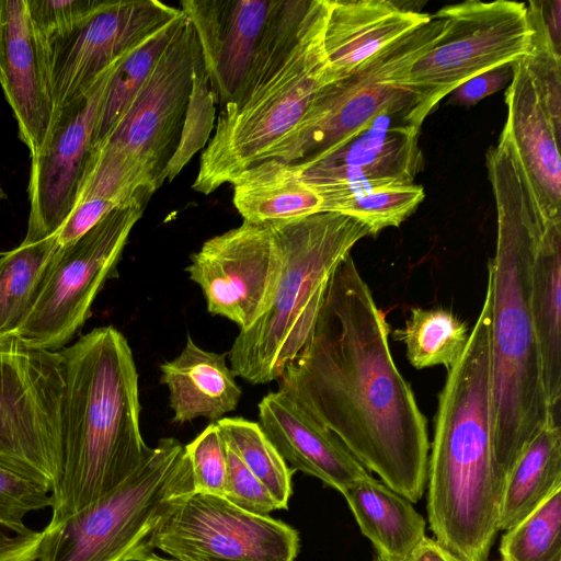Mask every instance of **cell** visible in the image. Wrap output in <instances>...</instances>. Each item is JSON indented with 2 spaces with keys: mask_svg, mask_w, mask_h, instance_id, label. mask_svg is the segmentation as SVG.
I'll use <instances>...</instances> for the list:
<instances>
[{
  "mask_svg": "<svg viewBox=\"0 0 561 561\" xmlns=\"http://www.w3.org/2000/svg\"><path fill=\"white\" fill-rule=\"evenodd\" d=\"M385 312L350 254L328 284L313 328L277 379L369 471L412 503L427 482V421L389 346Z\"/></svg>",
  "mask_w": 561,
  "mask_h": 561,
  "instance_id": "cell-1",
  "label": "cell"
},
{
  "mask_svg": "<svg viewBox=\"0 0 561 561\" xmlns=\"http://www.w3.org/2000/svg\"><path fill=\"white\" fill-rule=\"evenodd\" d=\"M486 167L497 214L492 283V405L496 466L505 480L514 462L556 416L546 398L530 295L538 233L549 220L515 147L489 149ZM558 221V220H552Z\"/></svg>",
  "mask_w": 561,
  "mask_h": 561,
  "instance_id": "cell-2",
  "label": "cell"
},
{
  "mask_svg": "<svg viewBox=\"0 0 561 561\" xmlns=\"http://www.w3.org/2000/svg\"><path fill=\"white\" fill-rule=\"evenodd\" d=\"M492 283L466 348L438 397L427 465V515L435 539L469 561H486L499 531L504 478L493 447Z\"/></svg>",
  "mask_w": 561,
  "mask_h": 561,
  "instance_id": "cell-3",
  "label": "cell"
},
{
  "mask_svg": "<svg viewBox=\"0 0 561 561\" xmlns=\"http://www.w3.org/2000/svg\"><path fill=\"white\" fill-rule=\"evenodd\" d=\"M59 352L62 458L49 525L119 486L151 448L140 433L138 373L126 337L112 325L100 327Z\"/></svg>",
  "mask_w": 561,
  "mask_h": 561,
  "instance_id": "cell-4",
  "label": "cell"
},
{
  "mask_svg": "<svg viewBox=\"0 0 561 561\" xmlns=\"http://www.w3.org/2000/svg\"><path fill=\"white\" fill-rule=\"evenodd\" d=\"M328 0H278L248 72L219 108L192 184L208 195L261 161L329 83L323 35Z\"/></svg>",
  "mask_w": 561,
  "mask_h": 561,
  "instance_id": "cell-5",
  "label": "cell"
},
{
  "mask_svg": "<svg viewBox=\"0 0 561 561\" xmlns=\"http://www.w3.org/2000/svg\"><path fill=\"white\" fill-rule=\"evenodd\" d=\"M282 274L263 317L240 331L228 352L231 370L252 385L277 380L306 343L330 278L369 229L344 214L322 211L270 222Z\"/></svg>",
  "mask_w": 561,
  "mask_h": 561,
  "instance_id": "cell-6",
  "label": "cell"
},
{
  "mask_svg": "<svg viewBox=\"0 0 561 561\" xmlns=\"http://www.w3.org/2000/svg\"><path fill=\"white\" fill-rule=\"evenodd\" d=\"M194 492L184 446L161 438L119 486L42 531L37 561H142L168 514Z\"/></svg>",
  "mask_w": 561,
  "mask_h": 561,
  "instance_id": "cell-7",
  "label": "cell"
},
{
  "mask_svg": "<svg viewBox=\"0 0 561 561\" xmlns=\"http://www.w3.org/2000/svg\"><path fill=\"white\" fill-rule=\"evenodd\" d=\"M444 27L445 21L432 15L427 23L348 76L323 85L299 123L262 160L305 161L357 134L382 115L401 116L409 123L415 100L408 87L410 69L435 45Z\"/></svg>",
  "mask_w": 561,
  "mask_h": 561,
  "instance_id": "cell-8",
  "label": "cell"
},
{
  "mask_svg": "<svg viewBox=\"0 0 561 561\" xmlns=\"http://www.w3.org/2000/svg\"><path fill=\"white\" fill-rule=\"evenodd\" d=\"M434 15L445 21L443 34L412 66L408 78L415 96L409 123L419 128L457 87L522 59L533 34L523 2L469 0L446 5Z\"/></svg>",
  "mask_w": 561,
  "mask_h": 561,
  "instance_id": "cell-9",
  "label": "cell"
},
{
  "mask_svg": "<svg viewBox=\"0 0 561 561\" xmlns=\"http://www.w3.org/2000/svg\"><path fill=\"white\" fill-rule=\"evenodd\" d=\"M144 206L116 207L78 239L59 245L39 293L13 332L26 348L59 352L91 316L106 280L116 275L129 234Z\"/></svg>",
  "mask_w": 561,
  "mask_h": 561,
  "instance_id": "cell-10",
  "label": "cell"
},
{
  "mask_svg": "<svg viewBox=\"0 0 561 561\" xmlns=\"http://www.w3.org/2000/svg\"><path fill=\"white\" fill-rule=\"evenodd\" d=\"M64 365L60 352L0 339V465L58 483L62 458Z\"/></svg>",
  "mask_w": 561,
  "mask_h": 561,
  "instance_id": "cell-11",
  "label": "cell"
},
{
  "mask_svg": "<svg viewBox=\"0 0 561 561\" xmlns=\"http://www.w3.org/2000/svg\"><path fill=\"white\" fill-rule=\"evenodd\" d=\"M533 34L527 54L512 65L505 93L507 125L537 198L561 221V58L541 1H529Z\"/></svg>",
  "mask_w": 561,
  "mask_h": 561,
  "instance_id": "cell-12",
  "label": "cell"
},
{
  "mask_svg": "<svg viewBox=\"0 0 561 561\" xmlns=\"http://www.w3.org/2000/svg\"><path fill=\"white\" fill-rule=\"evenodd\" d=\"M181 13L180 8L157 0H101L73 27L39 44L54 114L87 93L112 65Z\"/></svg>",
  "mask_w": 561,
  "mask_h": 561,
  "instance_id": "cell-13",
  "label": "cell"
},
{
  "mask_svg": "<svg viewBox=\"0 0 561 561\" xmlns=\"http://www.w3.org/2000/svg\"><path fill=\"white\" fill-rule=\"evenodd\" d=\"M150 548L174 561H295L299 536L282 520L192 492L157 527Z\"/></svg>",
  "mask_w": 561,
  "mask_h": 561,
  "instance_id": "cell-14",
  "label": "cell"
},
{
  "mask_svg": "<svg viewBox=\"0 0 561 561\" xmlns=\"http://www.w3.org/2000/svg\"><path fill=\"white\" fill-rule=\"evenodd\" d=\"M282 251L270 222L244 221L206 240L185 271L207 310L251 328L271 307L282 274Z\"/></svg>",
  "mask_w": 561,
  "mask_h": 561,
  "instance_id": "cell-15",
  "label": "cell"
},
{
  "mask_svg": "<svg viewBox=\"0 0 561 561\" xmlns=\"http://www.w3.org/2000/svg\"><path fill=\"white\" fill-rule=\"evenodd\" d=\"M199 56L195 30L184 14L147 79L98 142L137 160L154 174L159 187L160 174L179 140Z\"/></svg>",
  "mask_w": 561,
  "mask_h": 561,
  "instance_id": "cell-16",
  "label": "cell"
},
{
  "mask_svg": "<svg viewBox=\"0 0 561 561\" xmlns=\"http://www.w3.org/2000/svg\"><path fill=\"white\" fill-rule=\"evenodd\" d=\"M420 130L404 117L382 115L342 142L294 164L320 195L322 211L333 213L354 196L413 184L423 167Z\"/></svg>",
  "mask_w": 561,
  "mask_h": 561,
  "instance_id": "cell-17",
  "label": "cell"
},
{
  "mask_svg": "<svg viewBox=\"0 0 561 561\" xmlns=\"http://www.w3.org/2000/svg\"><path fill=\"white\" fill-rule=\"evenodd\" d=\"M118 61L104 71L87 93L54 114L43 148L31 156L30 214L23 242L54 236L72 210L98 115Z\"/></svg>",
  "mask_w": 561,
  "mask_h": 561,
  "instance_id": "cell-18",
  "label": "cell"
},
{
  "mask_svg": "<svg viewBox=\"0 0 561 561\" xmlns=\"http://www.w3.org/2000/svg\"><path fill=\"white\" fill-rule=\"evenodd\" d=\"M278 0H183L219 108L232 100Z\"/></svg>",
  "mask_w": 561,
  "mask_h": 561,
  "instance_id": "cell-19",
  "label": "cell"
},
{
  "mask_svg": "<svg viewBox=\"0 0 561 561\" xmlns=\"http://www.w3.org/2000/svg\"><path fill=\"white\" fill-rule=\"evenodd\" d=\"M0 85L30 154L47 138L54 107L25 0H0Z\"/></svg>",
  "mask_w": 561,
  "mask_h": 561,
  "instance_id": "cell-20",
  "label": "cell"
},
{
  "mask_svg": "<svg viewBox=\"0 0 561 561\" xmlns=\"http://www.w3.org/2000/svg\"><path fill=\"white\" fill-rule=\"evenodd\" d=\"M259 424L294 471H302L342 492L370 472L327 427L280 391L259 403Z\"/></svg>",
  "mask_w": 561,
  "mask_h": 561,
  "instance_id": "cell-21",
  "label": "cell"
},
{
  "mask_svg": "<svg viewBox=\"0 0 561 561\" xmlns=\"http://www.w3.org/2000/svg\"><path fill=\"white\" fill-rule=\"evenodd\" d=\"M431 18L389 0H328L323 46L329 83L348 76Z\"/></svg>",
  "mask_w": 561,
  "mask_h": 561,
  "instance_id": "cell-22",
  "label": "cell"
},
{
  "mask_svg": "<svg viewBox=\"0 0 561 561\" xmlns=\"http://www.w3.org/2000/svg\"><path fill=\"white\" fill-rule=\"evenodd\" d=\"M226 356L201 348L187 335L180 355L160 365L174 423L197 417L216 422L236 410L242 391Z\"/></svg>",
  "mask_w": 561,
  "mask_h": 561,
  "instance_id": "cell-23",
  "label": "cell"
},
{
  "mask_svg": "<svg viewBox=\"0 0 561 561\" xmlns=\"http://www.w3.org/2000/svg\"><path fill=\"white\" fill-rule=\"evenodd\" d=\"M531 308L548 405L561 399V221L549 220L536 239L530 268Z\"/></svg>",
  "mask_w": 561,
  "mask_h": 561,
  "instance_id": "cell-24",
  "label": "cell"
},
{
  "mask_svg": "<svg viewBox=\"0 0 561 561\" xmlns=\"http://www.w3.org/2000/svg\"><path fill=\"white\" fill-rule=\"evenodd\" d=\"M376 553L404 561L425 537V519L412 502L371 476L342 492Z\"/></svg>",
  "mask_w": 561,
  "mask_h": 561,
  "instance_id": "cell-25",
  "label": "cell"
},
{
  "mask_svg": "<svg viewBox=\"0 0 561 561\" xmlns=\"http://www.w3.org/2000/svg\"><path fill=\"white\" fill-rule=\"evenodd\" d=\"M233 204L244 221L266 224L322 213L320 195L294 163L265 159L232 182Z\"/></svg>",
  "mask_w": 561,
  "mask_h": 561,
  "instance_id": "cell-26",
  "label": "cell"
},
{
  "mask_svg": "<svg viewBox=\"0 0 561 561\" xmlns=\"http://www.w3.org/2000/svg\"><path fill=\"white\" fill-rule=\"evenodd\" d=\"M561 488V431L551 417L518 456L504 480L499 530H507Z\"/></svg>",
  "mask_w": 561,
  "mask_h": 561,
  "instance_id": "cell-27",
  "label": "cell"
},
{
  "mask_svg": "<svg viewBox=\"0 0 561 561\" xmlns=\"http://www.w3.org/2000/svg\"><path fill=\"white\" fill-rule=\"evenodd\" d=\"M59 248L56 236L23 242L0 257V339L13 332L30 312L48 264Z\"/></svg>",
  "mask_w": 561,
  "mask_h": 561,
  "instance_id": "cell-28",
  "label": "cell"
},
{
  "mask_svg": "<svg viewBox=\"0 0 561 561\" xmlns=\"http://www.w3.org/2000/svg\"><path fill=\"white\" fill-rule=\"evenodd\" d=\"M158 188L154 174L137 160L98 144L91 147L76 202L99 198L115 207H145Z\"/></svg>",
  "mask_w": 561,
  "mask_h": 561,
  "instance_id": "cell-29",
  "label": "cell"
},
{
  "mask_svg": "<svg viewBox=\"0 0 561 561\" xmlns=\"http://www.w3.org/2000/svg\"><path fill=\"white\" fill-rule=\"evenodd\" d=\"M469 333L467 323L448 309L412 308L393 336L404 343L414 368L444 366L449 370L463 353Z\"/></svg>",
  "mask_w": 561,
  "mask_h": 561,
  "instance_id": "cell-30",
  "label": "cell"
},
{
  "mask_svg": "<svg viewBox=\"0 0 561 561\" xmlns=\"http://www.w3.org/2000/svg\"><path fill=\"white\" fill-rule=\"evenodd\" d=\"M183 15L182 11L178 18L161 26L118 61L98 115L92 146L101 141L119 119L151 72Z\"/></svg>",
  "mask_w": 561,
  "mask_h": 561,
  "instance_id": "cell-31",
  "label": "cell"
},
{
  "mask_svg": "<svg viewBox=\"0 0 561 561\" xmlns=\"http://www.w3.org/2000/svg\"><path fill=\"white\" fill-rule=\"evenodd\" d=\"M216 423L226 443L268 490L279 510H286L293 492L291 477L295 471L276 450L260 424L243 417H222Z\"/></svg>",
  "mask_w": 561,
  "mask_h": 561,
  "instance_id": "cell-32",
  "label": "cell"
},
{
  "mask_svg": "<svg viewBox=\"0 0 561 561\" xmlns=\"http://www.w3.org/2000/svg\"><path fill=\"white\" fill-rule=\"evenodd\" d=\"M501 561H561V488L505 530Z\"/></svg>",
  "mask_w": 561,
  "mask_h": 561,
  "instance_id": "cell-33",
  "label": "cell"
},
{
  "mask_svg": "<svg viewBox=\"0 0 561 561\" xmlns=\"http://www.w3.org/2000/svg\"><path fill=\"white\" fill-rule=\"evenodd\" d=\"M217 100L205 71L202 55L194 65L192 87L178 144L159 179L172 182L192 158L209 141L215 128Z\"/></svg>",
  "mask_w": 561,
  "mask_h": 561,
  "instance_id": "cell-34",
  "label": "cell"
},
{
  "mask_svg": "<svg viewBox=\"0 0 561 561\" xmlns=\"http://www.w3.org/2000/svg\"><path fill=\"white\" fill-rule=\"evenodd\" d=\"M420 184L392 185L354 196L333 213L353 217L365 225L370 236L390 227H399L424 199Z\"/></svg>",
  "mask_w": 561,
  "mask_h": 561,
  "instance_id": "cell-35",
  "label": "cell"
},
{
  "mask_svg": "<svg viewBox=\"0 0 561 561\" xmlns=\"http://www.w3.org/2000/svg\"><path fill=\"white\" fill-rule=\"evenodd\" d=\"M51 507V486L25 472L0 465V527L14 534L33 529L24 517L34 511Z\"/></svg>",
  "mask_w": 561,
  "mask_h": 561,
  "instance_id": "cell-36",
  "label": "cell"
},
{
  "mask_svg": "<svg viewBox=\"0 0 561 561\" xmlns=\"http://www.w3.org/2000/svg\"><path fill=\"white\" fill-rule=\"evenodd\" d=\"M191 463L194 492L224 497L227 479V443L216 422L184 446Z\"/></svg>",
  "mask_w": 561,
  "mask_h": 561,
  "instance_id": "cell-37",
  "label": "cell"
},
{
  "mask_svg": "<svg viewBox=\"0 0 561 561\" xmlns=\"http://www.w3.org/2000/svg\"><path fill=\"white\" fill-rule=\"evenodd\" d=\"M224 497L234 506L255 515L268 516L271 512L279 510L268 490L228 444Z\"/></svg>",
  "mask_w": 561,
  "mask_h": 561,
  "instance_id": "cell-38",
  "label": "cell"
},
{
  "mask_svg": "<svg viewBox=\"0 0 561 561\" xmlns=\"http://www.w3.org/2000/svg\"><path fill=\"white\" fill-rule=\"evenodd\" d=\"M39 44L61 34L91 13L101 0H25Z\"/></svg>",
  "mask_w": 561,
  "mask_h": 561,
  "instance_id": "cell-39",
  "label": "cell"
},
{
  "mask_svg": "<svg viewBox=\"0 0 561 561\" xmlns=\"http://www.w3.org/2000/svg\"><path fill=\"white\" fill-rule=\"evenodd\" d=\"M512 65L480 73L457 87L449 95L450 103L460 106L476 105L482 99L495 93L511 82Z\"/></svg>",
  "mask_w": 561,
  "mask_h": 561,
  "instance_id": "cell-40",
  "label": "cell"
},
{
  "mask_svg": "<svg viewBox=\"0 0 561 561\" xmlns=\"http://www.w3.org/2000/svg\"><path fill=\"white\" fill-rule=\"evenodd\" d=\"M42 538V531L14 534L0 527V561L37 560Z\"/></svg>",
  "mask_w": 561,
  "mask_h": 561,
  "instance_id": "cell-41",
  "label": "cell"
},
{
  "mask_svg": "<svg viewBox=\"0 0 561 561\" xmlns=\"http://www.w3.org/2000/svg\"><path fill=\"white\" fill-rule=\"evenodd\" d=\"M404 561H469L448 550L436 539L424 537Z\"/></svg>",
  "mask_w": 561,
  "mask_h": 561,
  "instance_id": "cell-42",
  "label": "cell"
},
{
  "mask_svg": "<svg viewBox=\"0 0 561 561\" xmlns=\"http://www.w3.org/2000/svg\"><path fill=\"white\" fill-rule=\"evenodd\" d=\"M142 561H174V560H171L169 558H163V557H160L156 553H151L149 554L146 559H144Z\"/></svg>",
  "mask_w": 561,
  "mask_h": 561,
  "instance_id": "cell-43",
  "label": "cell"
},
{
  "mask_svg": "<svg viewBox=\"0 0 561 561\" xmlns=\"http://www.w3.org/2000/svg\"><path fill=\"white\" fill-rule=\"evenodd\" d=\"M374 561H393V560H390V559H388V558H386V557H383L381 554L376 553L375 558H374Z\"/></svg>",
  "mask_w": 561,
  "mask_h": 561,
  "instance_id": "cell-44",
  "label": "cell"
},
{
  "mask_svg": "<svg viewBox=\"0 0 561 561\" xmlns=\"http://www.w3.org/2000/svg\"><path fill=\"white\" fill-rule=\"evenodd\" d=\"M5 199V193L2 188V184H1V181H0V208H1V204L2 202Z\"/></svg>",
  "mask_w": 561,
  "mask_h": 561,
  "instance_id": "cell-45",
  "label": "cell"
},
{
  "mask_svg": "<svg viewBox=\"0 0 561 561\" xmlns=\"http://www.w3.org/2000/svg\"><path fill=\"white\" fill-rule=\"evenodd\" d=\"M2 253H0V257H1Z\"/></svg>",
  "mask_w": 561,
  "mask_h": 561,
  "instance_id": "cell-46",
  "label": "cell"
}]
</instances>
